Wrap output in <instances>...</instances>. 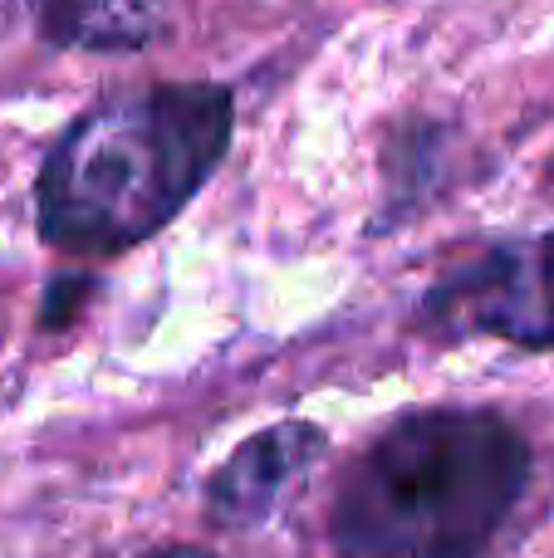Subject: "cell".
Wrapping results in <instances>:
<instances>
[{
	"label": "cell",
	"instance_id": "6da1fadb",
	"mask_svg": "<svg viewBox=\"0 0 554 558\" xmlns=\"http://www.w3.org/2000/svg\"><path fill=\"white\" fill-rule=\"evenodd\" d=\"M231 123V88L221 84H162L94 108L39 167V235L74 255L147 241L216 172Z\"/></svg>",
	"mask_w": 554,
	"mask_h": 558
},
{
	"label": "cell",
	"instance_id": "7a4b0ae2",
	"mask_svg": "<svg viewBox=\"0 0 554 558\" xmlns=\"http://www.w3.org/2000/svg\"><path fill=\"white\" fill-rule=\"evenodd\" d=\"M530 485V446L496 412H412L334 500L339 558H481Z\"/></svg>",
	"mask_w": 554,
	"mask_h": 558
},
{
	"label": "cell",
	"instance_id": "3957f363",
	"mask_svg": "<svg viewBox=\"0 0 554 558\" xmlns=\"http://www.w3.org/2000/svg\"><path fill=\"white\" fill-rule=\"evenodd\" d=\"M432 308L461 314L477 328L516 343H554V231L530 245H501L467 275L447 279Z\"/></svg>",
	"mask_w": 554,
	"mask_h": 558
},
{
	"label": "cell",
	"instance_id": "277c9868",
	"mask_svg": "<svg viewBox=\"0 0 554 558\" xmlns=\"http://www.w3.org/2000/svg\"><path fill=\"white\" fill-rule=\"evenodd\" d=\"M324 432L314 422H280L241 441L206 481V510L226 530H255L320 461Z\"/></svg>",
	"mask_w": 554,
	"mask_h": 558
},
{
	"label": "cell",
	"instance_id": "5b68a950",
	"mask_svg": "<svg viewBox=\"0 0 554 558\" xmlns=\"http://www.w3.org/2000/svg\"><path fill=\"white\" fill-rule=\"evenodd\" d=\"M35 29L59 49L123 54L162 29L172 0H25Z\"/></svg>",
	"mask_w": 554,
	"mask_h": 558
},
{
	"label": "cell",
	"instance_id": "8992f818",
	"mask_svg": "<svg viewBox=\"0 0 554 558\" xmlns=\"http://www.w3.org/2000/svg\"><path fill=\"white\" fill-rule=\"evenodd\" d=\"M84 299H88V279L59 275L55 284L45 289V308H39V324H45V328H64L69 318L84 308Z\"/></svg>",
	"mask_w": 554,
	"mask_h": 558
},
{
	"label": "cell",
	"instance_id": "52a82bcc",
	"mask_svg": "<svg viewBox=\"0 0 554 558\" xmlns=\"http://www.w3.org/2000/svg\"><path fill=\"white\" fill-rule=\"evenodd\" d=\"M147 558H212V554H202V549H162V554H147Z\"/></svg>",
	"mask_w": 554,
	"mask_h": 558
}]
</instances>
